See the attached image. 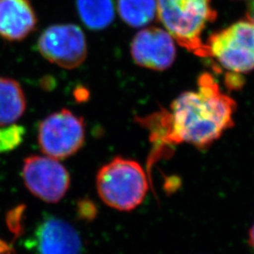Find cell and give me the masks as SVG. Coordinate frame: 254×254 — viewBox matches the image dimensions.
<instances>
[{
    "label": "cell",
    "instance_id": "cell-17",
    "mask_svg": "<svg viewBox=\"0 0 254 254\" xmlns=\"http://www.w3.org/2000/svg\"><path fill=\"white\" fill-rule=\"evenodd\" d=\"M12 254V250L11 247L6 243L5 241L0 239V254Z\"/></svg>",
    "mask_w": 254,
    "mask_h": 254
},
{
    "label": "cell",
    "instance_id": "cell-18",
    "mask_svg": "<svg viewBox=\"0 0 254 254\" xmlns=\"http://www.w3.org/2000/svg\"><path fill=\"white\" fill-rule=\"evenodd\" d=\"M249 245L253 251V254H254V224L249 232Z\"/></svg>",
    "mask_w": 254,
    "mask_h": 254
},
{
    "label": "cell",
    "instance_id": "cell-6",
    "mask_svg": "<svg viewBox=\"0 0 254 254\" xmlns=\"http://www.w3.org/2000/svg\"><path fill=\"white\" fill-rule=\"evenodd\" d=\"M37 46L49 63L65 69L80 66L88 53L86 37L81 28L73 24L47 27L39 38Z\"/></svg>",
    "mask_w": 254,
    "mask_h": 254
},
{
    "label": "cell",
    "instance_id": "cell-14",
    "mask_svg": "<svg viewBox=\"0 0 254 254\" xmlns=\"http://www.w3.org/2000/svg\"><path fill=\"white\" fill-rule=\"evenodd\" d=\"M26 130L17 125L0 127V153H7L18 147L24 139Z\"/></svg>",
    "mask_w": 254,
    "mask_h": 254
},
{
    "label": "cell",
    "instance_id": "cell-2",
    "mask_svg": "<svg viewBox=\"0 0 254 254\" xmlns=\"http://www.w3.org/2000/svg\"><path fill=\"white\" fill-rule=\"evenodd\" d=\"M156 16L179 46L200 58H208L201 35L217 18L212 0H155Z\"/></svg>",
    "mask_w": 254,
    "mask_h": 254
},
{
    "label": "cell",
    "instance_id": "cell-9",
    "mask_svg": "<svg viewBox=\"0 0 254 254\" xmlns=\"http://www.w3.org/2000/svg\"><path fill=\"white\" fill-rule=\"evenodd\" d=\"M35 254H81L82 241L72 224L49 217L39 223L31 238Z\"/></svg>",
    "mask_w": 254,
    "mask_h": 254
},
{
    "label": "cell",
    "instance_id": "cell-3",
    "mask_svg": "<svg viewBox=\"0 0 254 254\" xmlns=\"http://www.w3.org/2000/svg\"><path fill=\"white\" fill-rule=\"evenodd\" d=\"M96 188L108 206L128 212L142 203L149 190V181L140 164L118 156L99 170Z\"/></svg>",
    "mask_w": 254,
    "mask_h": 254
},
{
    "label": "cell",
    "instance_id": "cell-12",
    "mask_svg": "<svg viewBox=\"0 0 254 254\" xmlns=\"http://www.w3.org/2000/svg\"><path fill=\"white\" fill-rule=\"evenodd\" d=\"M82 22L92 30L104 29L115 17L113 0H76Z\"/></svg>",
    "mask_w": 254,
    "mask_h": 254
},
{
    "label": "cell",
    "instance_id": "cell-11",
    "mask_svg": "<svg viewBox=\"0 0 254 254\" xmlns=\"http://www.w3.org/2000/svg\"><path fill=\"white\" fill-rule=\"evenodd\" d=\"M26 108L25 93L18 82L0 76V127L14 124Z\"/></svg>",
    "mask_w": 254,
    "mask_h": 254
},
{
    "label": "cell",
    "instance_id": "cell-8",
    "mask_svg": "<svg viewBox=\"0 0 254 254\" xmlns=\"http://www.w3.org/2000/svg\"><path fill=\"white\" fill-rule=\"evenodd\" d=\"M131 55L141 67L154 71L167 70L176 57L174 40L163 28L146 27L134 37Z\"/></svg>",
    "mask_w": 254,
    "mask_h": 254
},
{
    "label": "cell",
    "instance_id": "cell-15",
    "mask_svg": "<svg viewBox=\"0 0 254 254\" xmlns=\"http://www.w3.org/2000/svg\"><path fill=\"white\" fill-rule=\"evenodd\" d=\"M77 212L79 217L84 219H92L97 213L95 205L89 200H82L79 201Z\"/></svg>",
    "mask_w": 254,
    "mask_h": 254
},
{
    "label": "cell",
    "instance_id": "cell-10",
    "mask_svg": "<svg viewBox=\"0 0 254 254\" xmlns=\"http://www.w3.org/2000/svg\"><path fill=\"white\" fill-rule=\"evenodd\" d=\"M35 12L28 0H0V36L21 41L36 27Z\"/></svg>",
    "mask_w": 254,
    "mask_h": 254
},
{
    "label": "cell",
    "instance_id": "cell-16",
    "mask_svg": "<svg viewBox=\"0 0 254 254\" xmlns=\"http://www.w3.org/2000/svg\"><path fill=\"white\" fill-rule=\"evenodd\" d=\"M247 19L254 23V0H251L250 3L248 4Z\"/></svg>",
    "mask_w": 254,
    "mask_h": 254
},
{
    "label": "cell",
    "instance_id": "cell-7",
    "mask_svg": "<svg viewBox=\"0 0 254 254\" xmlns=\"http://www.w3.org/2000/svg\"><path fill=\"white\" fill-rule=\"evenodd\" d=\"M22 176L27 190L46 202L60 201L70 187V175L65 167L47 155L26 158Z\"/></svg>",
    "mask_w": 254,
    "mask_h": 254
},
{
    "label": "cell",
    "instance_id": "cell-13",
    "mask_svg": "<svg viewBox=\"0 0 254 254\" xmlns=\"http://www.w3.org/2000/svg\"><path fill=\"white\" fill-rule=\"evenodd\" d=\"M119 15L130 27H142L156 16L155 0H118Z\"/></svg>",
    "mask_w": 254,
    "mask_h": 254
},
{
    "label": "cell",
    "instance_id": "cell-1",
    "mask_svg": "<svg viewBox=\"0 0 254 254\" xmlns=\"http://www.w3.org/2000/svg\"><path fill=\"white\" fill-rule=\"evenodd\" d=\"M236 104L222 92L215 77L202 73L195 91H186L162 109L138 122L151 132L155 148L153 159L167 146L188 143L205 148L234 126Z\"/></svg>",
    "mask_w": 254,
    "mask_h": 254
},
{
    "label": "cell",
    "instance_id": "cell-4",
    "mask_svg": "<svg viewBox=\"0 0 254 254\" xmlns=\"http://www.w3.org/2000/svg\"><path fill=\"white\" fill-rule=\"evenodd\" d=\"M208 58L237 75L254 70V23L238 21L209 37Z\"/></svg>",
    "mask_w": 254,
    "mask_h": 254
},
{
    "label": "cell",
    "instance_id": "cell-5",
    "mask_svg": "<svg viewBox=\"0 0 254 254\" xmlns=\"http://www.w3.org/2000/svg\"><path fill=\"white\" fill-rule=\"evenodd\" d=\"M38 142L44 154L57 160L77 153L85 142V125L81 117L62 109L46 117L39 126Z\"/></svg>",
    "mask_w": 254,
    "mask_h": 254
}]
</instances>
